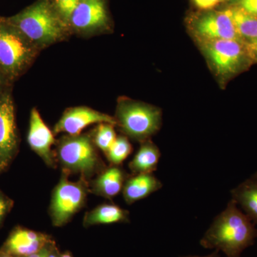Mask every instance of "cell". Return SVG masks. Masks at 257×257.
<instances>
[{
  "mask_svg": "<svg viewBox=\"0 0 257 257\" xmlns=\"http://www.w3.org/2000/svg\"><path fill=\"white\" fill-rule=\"evenodd\" d=\"M116 138L117 137L114 131V125L101 123L98 125L94 132V143L98 148L106 154Z\"/></svg>",
  "mask_w": 257,
  "mask_h": 257,
  "instance_id": "20",
  "label": "cell"
},
{
  "mask_svg": "<svg viewBox=\"0 0 257 257\" xmlns=\"http://www.w3.org/2000/svg\"><path fill=\"white\" fill-rule=\"evenodd\" d=\"M8 87H10V86H8V84H7L4 79H3V77H2L1 74H0V94H1V93Z\"/></svg>",
  "mask_w": 257,
  "mask_h": 257,
  "instance_id": "28",
  "label": "cell"
},
{
  "mask_svg": "<svg viewBox=\"0 0 257 257\" xmlns=\"http://www.w3.org/2000/svg\"><path fill=\"white\" fill-rule=\"evenodd\" d=\"M7 19L40 50L63 41L72 34L50 0H37Z\"/></svg>",
  "mask_w": 257,
  "mask_h": 257,
  "instance_id": "2",
  "label": "cell"
},
{
  "mask_svg": "<svg viewBox=\"0 0 257 257\" xmlns=\"http://www.w3.org/2000/svg\"><path fill=\"white\" fill-rule=\"evenodd\" d=\"M219 250L215 249L212 253L207 255V256H182V257H220L219 256Z\"/></svg>",
  "mask_w": 257,
  "mask_h": 257,
  "instance_id": "29",
  "label": "cell"
},
{
  "mask_svg": "<svg viewBox=\"0 0 257 257\" xmlns=\"http://www.w3.org/2000/svg\"><path fill=\"white\" fill-rule=\"evenodd\" d=\"M101 123L116 125L115 118L109 115L87 106H75L64 111L62 117L55 124L54 133H65L74 136L80 135L81 132L89 125Z\"/></svg>",
  "mask_w": 257,
  "mask_h": 257,
  "instance_id": "11",
  "label": "cell"
},
{
  "mask_svg": "<svg viewBox=\"0 0 257 257\" xmlns=\"http://www.w3.org/2000/svg\"><path fill=\"white\" fill-rule=\"evenodd\" d=\"M231 197L244 211L245 214L257 224V172L231 191Z\"/></svg>",
  "mask_w": 257,
  "mask_h": 257,
  "instance_id": "15",
  "label": "cell"
},
{
  "mask_svg": "<svg viewBox=\"0 0 257 257\" xmlns=\"http://www.w3.org/2000/svg\"><path fill=\"white\" fill-rule=\"evenodd\" d=\"M60 257H72V255L69 253H63V254L61 255Z\"/></svg>",
  "mask_w": 257,
  "mask_h": 257,
  "instance_id": "32",
  "label": "cell"
},
{
  "mask_svg": "<svg viewBox=\"0 0 257 257\" xmlns=\"http://www.w3.org/2000/svg\"><path fill=\"white\" fill-rule=\"evenodd\" d=\"M193 29L204 41L229 40L241 42L235 28L229 8L221 11H209L193 21Z\"/></svg>",
  "mask_w": 257,
  "mask_h": 257,
  "instance_id": "10",
  "label": "cell"
},
{
  "mask_svg": "<svg viewBox=\"0 0 257 257\" xmlns=\"http://www.w3.org/2000/svg\"><path fill=\"white\" fill-rule=\"evenodd\" d=\"M248 13L257 16V0H237L235 5Z\"/></svg>",
  "mask_w": 257,
  "mask_h": 257,
  "instance_id": "24",
  "label": "cell"
},
{
  "mask_svg": "<svg viewBox=\"0 0 257 257\" xmlns=\"http://www.w3.org/2000/svg\"><path fill=\"white\" fill-rule=\"evenodd\" d=\"M48 257H60V256H59L57 251H56L55 246H53V247H52V250H51L50 254H49Z\"/></svg>",
  "mask_w": 257,
  "mask_h": 257,
  "instance_id": "30",
  "label": "cell"
},
{
  "mask_svg": "<svg viewBox=\"0 0 257 257\" xmlns=\"http://www.w3.org/2000/svg\"><path fill=\"white\" fill-rule=\"evenodd\" d=\"M162 183L152 173L136 174L128 179L123 187V196L128 204L145 199L160 190Z\"/></svg>",
  "mask_w": 257,
  "mask_h": 257,
  "instance_id": "14",
  "label": "cell"
},
{
  "mask_svg": "<svg viewBox=\"0 0 257 257\" xmlns=\"http://www.w3.org/2000/svg\"><path fill=\"white\" fill-rule=\"evenodd\" d=\"M12 206V201L0 192V224L11 209Z\"/></svg>",
  "mask_w": 257,
  "mask_h": 257,
  "instance_id": "23",
  "label": "cell"
},
{
  "mask_svg": "<svg viewBox=\"0 0 257 257\" xmlns=\"http://www.w3.org/2000/svg\"><path fill=\"white\" fill-rule=\"evenodd\" d=\"M109 18L105 0H80L69 20L72 33L93 35L109 28Z\"/></svg>",
  "mask_w": 257,
  "mask_h": 257,
  "instance_id": "7",
  "label": "cell"
},
{
  "mask_svg": "<svg viewBox=\"0 0 257 257\" xmlns=\"http://www.w3.org/2000/svg\"><path fill=\"white\" fill-rule=\"evenodd\" d=\"M50 1L60 18L69 26L71 15L80 0H50Z\"/></svg>",
  "mask_w": 257,
  "mask_h": 257,
  "instance_id": "22",
  "label": "cell"
},
{
  "mask_svg": "<svg viewBox=\"0 0 257 257\" xmlns=\"http://www.w3.org/2000/svg\"><path fill=\"white\" fill-rule=\"evenodd\" d=\"M256 237L255 224L232 199L225 210L216 216L200 244L223 251L226 257H240L246 248L252 246Z\"/></svg>",
  "mask_w": 257,
  "mask_h": 257,
  "instance_id": "1",
  "label": "cell"
},
{
  "mask_svg": "<svg viewBox=\"0 0 257 257\" xmlns=\"http://www.w3.org/2000/svg\"><path fill=\"white\" fill-rule=\"evenodd\" d=\"M14 257H22V256H14Z\"/></svg>",
  "mask_w": 257,
  "mask_h": 257,
  "instance_id": "33",
  "label": "cell"
},
{
  "mask_svg": "<svg viewBox=\"0 0 257 257\" xmlns=\"http://www.w3.org/2000/svg\"><path fill=\"white\" fill-rule=\"evenodd\" d=\"M128 212L114 204H104L89 211L84 217L86 226L94 224H109L117 222H126Z\"/></svg>",
  "mask_w": 257,
  "mask_h": 257,
  "instance_id": "18",
  "label": "cell"
},
{
  "mask_svg": "<svg viewBox=\"0 0 257 257\" xmlns=\"http://www.w3.org/2000/svg\"><path fill=\"white\" fill-rule=\"evenodd\" d=\"M40 51L7 18L0 17V74L8 86L30 68Z\"/></svg>",
  "mask_w": 257,
  "mask_h": 257,
  "instance_id": "3",
  "label": "cell"
},
{
  "mask_svg": "<svg viewBox=\"0 0 257 257\" xmlns=\"http://www.w3.org/2000/svg\"><path fill=\"white\" fill-rule=\"evenodd\" d=\"M18 147L14 101L8 87L0 94V172L10 165Z\"/></svg>",
  "mask_w": 257,
  "mask_h": 257,
  "instance_id": "9",
  "label": "cell"
},
{
  "mask_svg": "<svg viewBox=\"0 0 257 257\" xmlns=\"http://www.w3.org/2000/svg\"><path fill=\"white\" fill-rule=\"evenodd\" d=\"M28 141L32 150L36 152L47 165L51 167L54 165L52 152V145L55 143L54 135L44 122L36 108H33L30 113Z\"/></svg>",
  "mask_w": 257,
  "mask_h": 257,
  "instance_id": "13",
  "label": "cell"
},
{
  "mask_svg": "<svg viewBox=\"0 0 257 257\" xmlns=\"http://www.w3.org/2000/svg\"><path fill=\"white\" fill-rule=\"evenodd\" d=\"M87 196L84 182H72L61 179L56 187L51 203L50 214L57 226L65 224L82 207Z\"/></svg>",
  "mask_w": 257,
  "mask_h": 257,
  "instance_id": "6",
  "label": "cell"
},
{
  "mask_svg": "<svg viewBox=\"0 0 257 257\" xmlns=\"http://www.w3.org/2000/svg\"><path fill=\"white\" fill-rule=\"evenodd\" d=\"M206 53L219 75L236 74L246 60V52L241 42L219 40L204 41Z\"/></svg>",
  "mask_w": 257,
  "mask_h": 257,
  "instance_id": "8",
  "label": "cell"
},
{
  "mask_svg": "<svg viewBox=\"0 0 257 257\" xmlns=\"http://www.w3.org/2000/svg\"><path fill=\"white\" fill-rule=\"evenodd\" d=\"M235 28L241 40L248 42L257 39V16L248 13L239 7L229 8Z\"/></svg>",
  "mask_w": 257,
  "mask_h": 257,
  "instance_id": "19",
  "label": "cell"
},
{
  "mask_svg": "<svg viewBox=\"0 0 257 257\" xmlns=\"http://www.w3.org/2000/svg\"><path fill=\"white\" fill-rule=\"evenodd\" d=\"M0 257H14V256H11V255L8 254V253L3 252V251H2V252L0 253Z\"/></svg>",
  "mask_w": 257,
  "mask_h": 257,
  "instance_id": "31",
  "label": "cell"
},
{
  "mask_svg": "<svg viewBox=\"0 0 257 257\" xmlns=\"http://www.w3.org/2000/svg\"><path fill=\"white\" fill-rule=\"evenodd\" d=\"M248 51L257 55V39L248 43Z\"/></svg>",
  "mask_w": 257,
  "mask_h": 257,
  "instance_id": "27",
  "label": "cell"
},
{
  "mask_svg": "<svg viewBox=\"0 0 257 257\" xmlns=\"http://www.w3.org/2000/svg\"><path fill=\"white\" fill-rule=\"evenodd\" d=\"M131 152L132 146L127 138L117 137L106 155L111 164L119 165L127 158Z\"/></svg>",
  "mask_w": 257,
  "mask_h": 257,
  "instance_id": "21",
  "label": "cell"
},
{
  "mask_svg": "<svg viewBox=\"0 0 257 257\" xmlns=\"http://www.w3.org/2000/svg\"><path fill=\"white\" fill-rule=\"evenodd\" d=\"M160 157L158 147L147 140L143 142L128 167L135 174L152 173L157 170Z\"/></svg>",
  "mask_w": 257,
  "mask_h": 257,
  "instance_id": "16",
  "label": "cell"
},
{
  "mask_svg": "<svg viewBox=\"0 0 257 257\" xmlns=\"http://www.w3.org/2000/svg\"><path fill=\"white\" fill-rule=\"evenodd\" d=\"M53 245H52V243H50V244L47 245V246H45V248H42V250H40L38 252L34 253V254L30 255L28 257H48L49 254H50L51 250H52V247H53Z\"/></svg>",
  "mask_w": 257,
  "mask_h": 257,
  "instance_id": "26",
  "label": "cell"
},
{
  "mask_svg": "<svg viewBox=\"0 0 257 257\" xmlns=\"http://www.w3.org/2000/svg\"><path fill=\"white\" fill-rule=\"evenodd\" d=\"M58 157L66 170L85 177L92 175L101 166L92 139L87 135H69L62 139L58 145Z\"/></svg>",
  "mask_w": 257,
  "mask_h": 257,
  "instance_id": "5",
  "label": "cell"
},
{
  "mask_svg": "<svg viewBox=\"0 0 257 257\" xmlns=\"http://www.w3.org/2000/svg\"><path fill=\"white\" fill-rule=\"evenodd\" d=\"M115 119L125 135L145 142L160 130L162 113L155 106L124 99L118 103Z\"/></svg>",
  "mask_w": 257,
  "mask_h": 257,
  "instance_id": "4",
  "label": "cell"
},
{
  "mask_svg": "<svg viewBox=\"0 0 257 257\" xmlns=\"http://www.w3.org/2000/svg\"><path fill=\"white\" fill-rule=\"evenodd\" d=\"M52 243L51 238L46 234L32 230L17 229L7 240L3 251L13 256L28 257Z\"/></svg>",
  "mask_w": 257,
  "mask_h": 257,
  "instance_id": "12",
  "label": "cell"
},
{
  "mask_svg": "<svg viewBox=\"0 0 257 257\" xmlns=\"http://www.w3.org/2000/svg\"><path fill=\"white\" fill-rule=\"evenodd\" d=\"M221 0H193L194 4L199 9L210 10L215 8Z\"/></svg>",
  "mask_w": 257,
  "mask_h": 257,
  "instance_id": "25",
  "label": "cell"
},
{
  "mask_svg": "<svg viewBox=\"0 0 257 257\" xmlns=\"http://www.w3.org/2000/svg\"><path fill=\"white\" fill-rule=\"evenodd\" d=\"M126 175L118 167L107 169L94 182V190L96 194L106 198L117 195L124 187Z\"/></svg>",
  "mask_w": 257,
  "mask_h": 257,
  "instance_id": "17",
  "label": "cell"
}]
</instances>
